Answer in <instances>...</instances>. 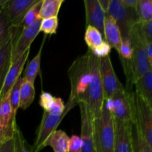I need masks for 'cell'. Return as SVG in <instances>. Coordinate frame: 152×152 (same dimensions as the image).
<instances>
[{
    "mask_svg": "<svg viewBox=\"0 0 152 152\" xmlns=\"http://www.w3.org/2000/svg\"><path fill=\"white\" fill-rule=\"evenodd\" d=\"M85 42L89 50H92L103 42V37L96 28L88 25L85 33Z\"/></svg>",
    "mask_w": 152,
    "mask_h": 152,
    "instance_id": "cell-25",
    "label": "cell"
},
{
    "mask_svg": "<svg viewBox=\"0 0 152 152\" xmlns=\"http://www.w3.org/2000/svg\"><path fill=\"white\" fill-rule=\"evenodd\" d=\"M145 49L148 62L152 66V42H147L146 44H145Z\"/></svg>",
    "mask_w": 152,
    "mask_h": 152,
    "instance_id": "cell-37",
    "label": "cell"
},
{
    "mask_svg": "<svg viewBox=\"0 0 152 152\" xmlns=\"http://www.w3.org/2000/svg\"><path fill=\"white\" fill-rule=\"evenodd\" d=\"M68 77L71 83L69 99L78 105L80 102L85 103L91 79L87 52L74 61L68 69Z\"/></svg>",
    "mask_w": 152,
    "mask_h": 152,
    "instance_id": "cell-3",
    "label": "cell"
},
{
    "mask_svg": "<svg viewBox=\"0 0 152 152\" xmlns=\"http://www.w3.org/2000/svg\"><path fill=\"white\" fill-rule=\"evenodd\" d=\"M42 1V0H38V1L28 10L24 17L23 21H22V25H21L22 29L31 26L37 19H40L39 18V12L40 7H41Z\"/></svg>",
    "mask_w": 152,
    "mask_h": 152,
    "instance_id": "cell-27",
    "label": "cell"
},
{
    "mask_svg": "<svg viewBox=\"0 0 152 152\" xmlns=\"http://www.w3.org/2000/svg\"><path fill=\"white\" fill-rule=\"evenodd\" d=\"M103 28L105 42L111 46V48H113L118 51L122 42L121 34L115 20L109 15L106 14Z\"/></svg>",
    "mask_w": 152,
    "mask_h": 152,
    "instance_id": "cell-18",
    "label": "cell"
},
{
    "mask_svg": "<svg viewBox=\"0 0 152 152\" xmlns=\"http://www.w3.org/2000/svg\"><path fill=\"white\" fill-rule=\"evenodd\" d=\"M29 53L30 49H28L17 60L11 64V66H10L5 77V80H4L3 87L1 88V92H0V98H1L6 94L10 91L13 85L17 81L18 79L21 77V74H22L24 66H25V63L28 60Z\"/></svg>",
    "mask_w": 152,
    "mask_h": 152,
    "instance_id": "cell-17",
    "label": "cell"
},
{
    "mask_svg": "<svg viewBox=\"0 0 152 152\" xmlns=\"http://www.w3.org/2000/svg\"><path fill=\"white\" fill-rule=\"evenodd\" d=\"M16 117L12 114L10 91L0 98V139L1 142L13 138L16 127Z\"/></svg>",
    "mask_w": 152,
    "mask_h": 152,
    "instance_id": "cell-10",
    "label": "cell"
},
{
    "mask_svg": "<svg viewBox=\"0 0 152 152\" xmlns=\"http://www.w3.org/2000/svg\"><path fill=\"white\" fill-rule=\"evenodd\" d=\"M22 77H20L17 80V81L13 85V88L10 91V103L11 107L12 114L16 117V113L19 106V88H20V85L22 83Z\"/></svg>",
    "mask_w": 152,
    "mask_h": 152,
    "instance_id": "cell-29",
    "label": "cell"
},
{
    "mask_svg": "<svg viewBox=\"0 0 152 152\" xmlns=\"http://www.w3.org/2000/svg\"><path fill=\"white\" fill-rule=\"evenodd\" d=\"M130 39L132 47V56L130 60L120 59L122 66L126 77V88L125 89L132 91L134 83L151 70L148 62L145 45L132 29Z\"/></svg>",
    "mask_w": 152,
    "mask_h": 152,
    "instance_id": "cell-1",
    "label": "cell"
},
{
    "mask_svg": "<svg viewBox=\"0 0 152 152\" xmlns=\"http://www.w3.org/2000/svg\"><path fill=\"white\" fill-rule=\"evenodd\" d=\"M135 10L140 22L152 21L151 0H138Z\"/></svg>",
    "mask_w": 152,
    "mask_h": 152,
    "instance_id": "cell-26",
    "label": "cell"
},
{
    "mask_svg": "<svg viewBox=\"0 0 152 152\" xmlns=\"http://www.w3.org/2000/svg\"><path fill=\"white\" fill-rule=\"evenodd\" d=\"M103 105L111 113L114 120L133 122V91L125 88L116 92L111 99L104 100Z\"/></svg>",
    "mask_w": 152,
    "mask_h": 152,
    "instance_id": "cell-5",
    "label": "cell"
},
{
    "mask_svg": "<svg viewBox=\"0 0 152 152\" xmlns=\"http://www.w3.org/2000/svg\"><path fill=\"white\" fill-rule=\"evenodd\" d=\"M37 1L38 0H7L1 8L7 15L12 27L22 28L21 25L25 14Z\"/></svg>",
    "mask_w": 152,
    "mask_h": 152,
    "instance_id": "cell-12",
    "label": "cell"
},
{
    "mask_svg": "<svg viewBox=\"0 0 152 152\" xmlns=\"http://www.w3.org/2000/svg\"><path fill=\"white\" fill-rule=\"evenodd\" d=\"M68 112L69 111H67L62 115L59 116L53 115L46 111L43 112L42 118L37 132L35 142L30 152H39L43 149V144L45 141L52 132L57 129L59 125Z\"/></svg>",
    "mask_w": 152,
    "mask_h": 152,
    "instance_id": "cell-9",
    "label": "cell"
},
{
    "mask_svg": "<svg viewBox=\"0 0 152 152\" xmlns=\"http://www.w3.org/2000/svg\"><path fill=\"white\" fill-rule=\"evenodd\" d=\"M87 53L91 79L85 104L88 111L89 117L93 122L100 114L103 106L104 96L99 73V59L95 56L89 49Z\"/></svg>",
    "mask_w": 152,
    "mask_h": 152,
    "instance_id": "cell-2",
    "label": "cell"
},
{
    "mask_svg": "<svg viewBox=\"0 0 152 152\" xmlns=\"http://www.w3.org/2000/svg\"><path fill=\"white\" fill-rule=\"evenodd\" d=\"M132 142L133 152H152V148L142 137L134 123H132Z\"/></svg>",
    "mask_w": 152,
    "mask_h": 152,
    "instance_id": "cell-24",
    "label": "cell"
},
{
    "mask_svg": "<svg viewBox=\"0 0 152 152\" xmlns=\"http://www.w3.org/2000/svg\"><path fill=\"white\" fill-rule=\"evenodd\" d=\"M1 139H0V145H1Z\"/></svg>",
    "mask_w": 152,
    "mask_h": 152,
    "instance_id": "cell-40",
    "label": "cell"
},
{
    "mask_svg": "<svg viewBox=\"0 0 152 152\" xmlns=\"http://www.w3.org/2000/svg\"><path fill=\"white\" fill-rule=\"evenodd\" d=\"M134 91L149 105L152 106V70L134 83Z\"/></svg>",
    "mask_w": 152,
    "mask_h": 152,
    "instance_id": "cell-20",
    "label": "cell"
},
{
    "mask_svg": "<svg viewBox=\"0 0 152 152\" xmlns=\"http://www.w3.org/2000/svg\"><path fill=\"white\" fill-rule=\"evenodd\" d=\"M64 1V0H42L39 12V18L43 19L58 16Z\"/></svg>",
    "mask_w": 152,
    "mask_h": 152,
    "instance_id": "cell-22",
    "label": "cell"
},
{
    "mask_svg": "<svg viewBox=\"0 0 152 152\" xmlns=\"http://www.w3.org/2000/svg\"><path fill=\"white\" fill-rule=\"evenodd\" d=\"M13 139H14V152H29L27 148L26 142L24 139L22 133L17 126L15 129Z\"/></svg>",
    "mask_w": 152,
    "mask_h": 152,
    "instance_id": "cell-32",
    "label": "cell"
},
{
    "mask_svg": "<svg viewBox=\"0 0 152 152\" xmlns=\"http://www.w3.org/2000/svg\"><path fill=\"white\" fill-rule=\"evenodd\" d=\"M69 137L65 132L62 130H55L46 139L43 144V148L50 146L54 152H68Z\"/></svg>",
    "mask_w": 152,
    "mask_h": 152,
    "instance_id": "cell-19",
    "label": "cell"
},
{
    "mask_svg": "<svg viewBox=\"0 0 152 152\" xmlns=\"http://www.w3.org/2000/svg\"><path fill=\"white\" fill-rule=\"evenodd\" d=\"M0 152H14V139L8 140L0 145Z\"/></svg>",
    "mask_w": 152,
    "mask_h": 152,
    "instance_id": "cell-36",
    "label": "cell"
},
{
    "mask_svg": "<svg viewBox=\"0 0 152 152\" xmlns=\"http://www.w3.org/2000/svg\"><path fill=\"white\" fill-rule=\"evenodd\" d=\"M35 97L34 84L22 78L19 88V108L26 110L34 102Z\"/></svg>",
    "mask_w": 152,
    "mask_h": 152,
    "instance_id": "cell-21",
    "label": "cell"
},
{
    "mask_svg": "<svg viewBox=\"0 0 152 152\" xmlns=\"http://www.w3.org/2000/svg\"><path fill=\"white\" fill-rule=\"evenodd\" d=\"M86 14V26H92L96 28L104 37V21L106 13H105L98 0L84 1Z\"/></svg>",
    "mask_w": 152,
    "mask_h": 152,
    "instance_id": "cell-16",
    "label": "cell"
},
{
    "mask_svg": "<svg viewBox=\"0 0 152 152\" xmlns=\"http://www.w3.org/2000/svg\"><path fill=\"white\" fill-rule=\"evenodd\" d=\"M110 1H111V0H98V2L100 4L101 7H102V10L105 11V13H107V11H108Z\"/></svg>",
    "mask_w": 152,
    "mask_h": 152,
    "instance_id": "cell-39",
    "label": "cell"
},
{
    "mask_svg": "<svg viewBox=\"0 0 152 152\" xmlns=\"http://www.w3.org/2000/svg\"><path fill=\"white\" fill-rule=\"evenodd\" d=\"M115 145L114 152H133L132 142V122L114 120Z\"/></svg>",
    "mask_w": 152,
    "mask_h": 152,
    "instance_id": "cell-14",
    "label": "cell"
},
{
    "mask_svg": "<svg viewBox=\"0 0 152 152\" xmlns=\"http://www.w3.org/2000/svg\"><path fill=\"white\" fill-rule=\"evenodd\" d=\"M152 148V106L133 91V122Z\"/></svg>",
    "mask_w": 152,
    "mask_h": 152,
    "instance_id": "cell-6",
    "label": "cell"
},
{
    "mask_svg": "<svg viewBox=\"0 0 152 152\" xmlns=\"http://www.w3.org/2000/svg\"><path fill=\"white\" fill-rule=\"evenodd\" d=\"M81 116V139L83 142V148L81 152H96L94 142L93 123L89 117L88 111L86 104H79Z\"/></svg>",
    "mask_w": 152,
    "mask_h": 152,
    "instance_id": "cell-15",
    "label": "cell"
},
{
    "mask_svg": "<svg viewBox=\"0 0 152 152\" xmlns=\"http://www.w3.org/2000/svg\"><path fill=\"white\" fill-rule=\"evenodd\" d=\"M111 48L106 42L103 41V42L97 47L96 48L94 49V50H91L95 56L100 59V58L105 57V56H109L110 53H111Z\"/></svg>",
    "mask_w": 152,
    "mask_h": 152,
    "instance_id": "cell-35",
    "label": "cell"
},
{
    "mask_svg": "<svg viewBox=\"0 0 152 152\" xmlns=\"http://www.w3.org/2000/svg\"><path fill=\"white\" fill-rule=\"evenodd\" d=\"M120 59L130 60L132 56V47L130 38L122 39V42L118 51Z\"/></svg>",
    "mask_w": 152,
    "mask_h": 152,
    "instance_id": "cell-31",
    "label": "cell"
},
{
    "mask_svg": "<svg viewBox=\"0 0 152 152\" xmlns=\"http://www.w3.org/2000/svg\"><path fill=\"white\" fill-rule=\"evenodd\" d=\"M123 5L127 8L135 9L138 0H120Z\"/></svg>",
    "mask_w": 152,
    "mask_h": 152,
    "instance_id": "cell-38",
    "label": "cell"
},
{
    "mask_svg": "<svg viewBox=\"0 0 152 152\" xmlns=\"http://www.w3.org/2000/svg\"><path fill=\"white\" fill-rule=\"evenodd\" d=\"M83 148V142L78 135H72L68 142V152H81Z\"/></svg>",
    "mask_w": 152,
    "mask_h": 152,
    "instance_id": "cell-34",
    "label": "cell"
},
{
    "mask_svg": "<svg viewBox=\"0 0 152 152\" xmlns=\"http://www.w3.org/2000/svg\"><path fill=\"white\" fill-rule=\"evenodd\" d=\"M54 98V96H52L51 94L48 92H42L39 98V105L44 109V111L48 112L53 105Z\"/></svg>",
    "mask_w": 152,
    "mask_h": 152,
    "instance_id": "cell-33",
    "label": "cell"
},
{
    "mask_svg": "<svg viewBox=\"0 0 152 152\" xmlns=\"http://www.w3.org/2000/svg\"><path fill=\"white\" fill-rule=\"evenodd\" d=\"M41 19H39L31 26L22 29L16 38L12 50V63L17 60L27 50L30 49L31 44L39 33Z\"/></svg>",
    "mask_w": 152,
    "mask_h": 152,
    "instance_id": "cell-11",
    "label": "cell"
},
{
    "mask_svg": "<svg viewBox=\"0 0 152 152\" xmlns=\"http://www.w3.org/2000/svg\"><path fill=\"white\" fill-rule=\"evenodd\" d=\"M92 123L96 152H114L115 123L111 113L103 105L99 116Z\"/></svg>",
    "mask_w": 152,
    "mask_h": 152,
    "instance_id": "cell-4",
    "label": "cell"
},
{
    "mask_svg": "<svg viewBox=\"0 0 152 152\" xmlns=\"http://www.w3.org/2000/svg\"><path fill=\"white\" fill-rule=\"evenodd\" d=\"M107 15H109L115 20L122 39L130 38L132 28L139 22L135 9L127 8L123 5L120 0H111Z\"/></svg>",
    "mask_w": 152,
    "mask_h": 152,
    "instance_id": "cell-7",
    "label": "cell"
},
{
    "mask_svg": "<svg viewBox=\"0 0 152 152\" xmlns=\"http://www.w3.org/2000/svg\"><path fill=\"white\" fill-rule=\"evenodd\" d=\"M46 39V37H44L43 39L42 43L41 45L39 50L37 53V54L34 56V59L28 63V66H27L26 69L25 71V74L24 77H22L25 80H28L30 83L34 84L35 82L36 77H37V74H38L40 68V62H41V56H42V48L44 45L45 39Z\"/></svg>",
    "mask_w": 152,
    "mask_h": 152,
    "instance_id": "cell-23",
    "label": "cell"
},
{
    "mask_svg": "<svg viewBox=\"0 0 152 152\" xmlns=\"http://www.w3.org/2000/svg\"><path fill=\"white\" fill-rule=\"evenodd\" d=\"M22 28H13L11 34L7 39L0 45V92L4 85V80L12 64V50L13 45L19 31ZM20 34V33H19Z\"/></svg>",
    "mask_w": 152,
    "mask_h": 152,
    "instance_id": "cell-13",
    "label": "cell"
},
{
    "mask_svg": "<svg viewBox=\"0 0 152 152\" xmlns=\"http://www.w3.org/2000/svg\"><path fill=\"white\" fill-rule=\"evenodd\" d=\"M99 73L104 100L111 99L116 92L124 88L114 72L110 56L99 59Z\"/></svg>",
    "mask_w": 152,
    "mask_h": 152,
    "instance_id": "cell-8",
    "label": "cell"
},
{
    "mask_svg": "<svg viewBox=\"0 0 152 152\" xmlns=\"http://www.w3.org/2000/svg\"><path fill=\"white\" fill-rule=\"evenodd\" d=\"M58 25H59L58 16L42 19L41 24H40L39 32L42 31L45 35H52V34H56Z\"/></svg>",
    "mask_w": 152,
    "mask_h": 152,
    "instance_id": "cell-30",
    "label": "cell"
},
{
    "mask_svg": "<svg viewBox=\"0 0 152 152\" xmlns=\"http://www.w3.org/2000/svg\"><path fill=\"white\" fill-rule=\"evenodd\" d=\"M12 31L13 27L11 26L7 15L5 14L3 9L0 7V45L8 38Z\"/></svg>",
    "mask_w": 152,
    "mask_h": 152,
    "instance_id": "cell-28",
    "label": "cell"
}]
</instances>
